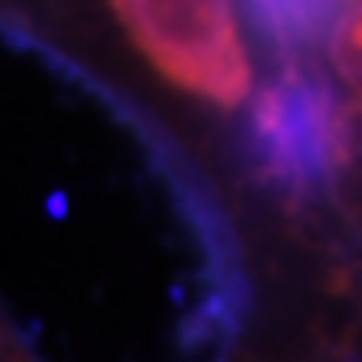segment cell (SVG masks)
<instances>
[{
	"mask_svg": "<svg viewBox=\"0 0 362 362\" xmlns=\"http://www.w3.org/2000/svg\"><path fill=\"white\" fill-rule=\"evenodd\" d=\"M152 67L207 104L233 107L248 93V56L229 0H111Z\"/></svg>",
	"mask_w": 362,
	"mask_h": 362,
	"instance_id": "1",
	"label": "cell"
},
{
	"mask_svg": "<svg viewBox=\"0 0 362 362\" xmlns=\"http://www.w3.org/2000/svg\"><path fill=\"white\" fill-rule=\"evenodd\" d=\"M252 156L277 185L310 192L348 159L344 104L315 71H288L259 93L252 107Z\"/></svg>",
	"mask_w": 362,
	"mask_h": 362,
	"instance_id": "2",
	"label": "cell"
},
{
	"mask_svg": "<svg viewBox=\"0 0 362 362\" xmlns=\"http://www.w3.org/2000/svg\"><path fill=\"white\" fill-rule=\"evenodd\" d=\"M252 11V23L267 34L277 48L300 52L307 45H318L355 0H244Z\"/></svg>",
	"mask_w": 362,
	"mask_h": 362,
	"instance_id": "3",
	"label": "cell"
},
{
	"mask_svg": "<svg viewBox=\"0 0 362 362\" xmlns=\"http://www.w3.org/2000/svg\"><path fill=\"white\" fill-rule=\"evenodd\" d=\"M329 59L351 89H362V0H355L337 19L329 34Z\"/></svg>",
	"mask_w": 362,
	"mask_h": 362,
	"instance_id": "4",
	"label": "cell"
}]
</instances>
